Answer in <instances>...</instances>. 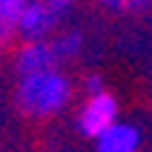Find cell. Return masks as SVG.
<instances>
[{"label":"cell","instance_id":"7a4b0ae2","mask_svg":"<svg viewBox=\"0 0 152 152\" xmlns=\"http://www.w3.org/2000/svg\"><path fill=\"white\" fill-rule=\"evenodd\" d=\"M80 0H32L20 20V40L32 37H52L69 26V17L77 12Z\"/></svg>","mask_w":152,"mask_h":152},{"label":"cell","instance_id":"52a82bcc","mask_svg":"<svg viewBox=\"0 0 152 152\" xmlns=\"http://www.w3.org/2000/svg\"><path fill=\"white\" fill-rule=\"evenodd\" d=\"M52 43H55L58 58H60L63 66L80 60L83 52H86V34H83V29H77V26H63L60 32L52 34Z\"/></svg>","mask_w":152,"mask_h":152},{"label":"cell","instance_id":"5b68a950","mask_svg":"<svg viewBox=\"0 0 152 152\" xmlns=\"http://www.w3.org/2000/svg\"><path fill=\"white\" fill-rule=\"evenodd\" d=\"M141 141H144L141 129L126 121H115L109 129H103L98 138H92L95 152H138Z\"/></svg>","mask_w":152,"mask_h":152},{"label":"cell","instance_id":"ba28073f","mask_svg":"<svg viewBox=\"0 0 152 152\" xmlns=\"http://www.w3.org/2000/svg\"><path fill=\"white\" fill-rule=\"evenodd\" d=\"M92 3L115 17H141L152 12V0H92Z\"/></svg>","mask_w":152,"mask_h":152},{"label":"cell","instance_id":"277c9868","mask_svg":"<svg viewBox=\"0 0 152 152\" xmlns=\"http://www.w3.org/2000/svg\"><path fill=\"white\" fill-rule=\"evenodd\" d=\"M12 63H15L17 75H32V72H46V69H63L52 37L20 40L15 46V58H12Z\"/></svg>","mask_w":152,"mask_h":152},{"label":"cell","instance_id":"8992f818","mask_svg":"<svg viewBox=\"0 0 152 152\" xmlns=\"http://www.w3.org/2000/svg\"><path fill=\"white\" fill-rule=\"evenodd\" d=\"M32 0H0V49L20 40V20Z\"/></svg>","mask_w":152,"mask_h":152},{"label":"cell","instance_id":"6da1fadb","mask_svg":"<svg viewBox=\"0 0 152 152\" xmlns=\"http://www.w3.org/2000/svg\"><path fill=\"white\" fill-rule=\"evenodd\" d=\"M75 98V83L63 69H46L32 75H17L15 101L29 118H55Z\"/></svg>","mask_w":152,"mask_h":152},{"label":"cell","instance_id":"3957f363","mask_svg":"<svg viewBox=\"0 0 152 152\" xmlns=\"http://www.w3.org/2000/svg\"><path fill=\"white\" fill-rule=\"evenodd\" d=\"M118 112H121V106H118V98L112 92H92V95H86L83 101H80V106H77V112H75V126H77V132L83 138H98L103 132V129H109L115 121H121L118 118Z\"/></svg>","mask_w":152,"mask_h":152},{"label":"cell","instance_id":"9c48e42d","mask_svg":"<svg viewBox=\"0 0 152 152\" xmlns=\"http://www.w3.org/2000/svg\"><path fill=\"white\" fill-rule=\"evenodd\" d=\"M80 86H83V95H92V92H103L106 89V77L101 75V72H89V75L80 80Z\"/></svg>","mask_w":152,"mask_h":152}]
</instances>
